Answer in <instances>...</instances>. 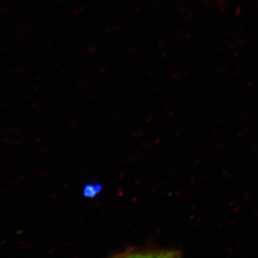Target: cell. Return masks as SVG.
<instances>
[{"label": "cell", "mask_w": 258, "mask_h": 258, "mask_svg": "<svg viewBox=\"0 0 258 258\" xmlns=\"http://www.w3.org/2000/svg\"><path fill=\"white\" fill-rule=\"evenodd\" d=\"M181 251L173 248H161L155 246H128L124 249L110 254L112 257H176Z\"/></svg>", "instance_id": "cell-1"}, {"label": "cell", "mask_w": 258, "mask_h": 258, "mask_svg": "<svg viewBox=\"0 0 258 258\" xmlns=\"http://www.w3.org/2000/svg\"><path fill=\"white\" fill-rule=\"evenodd\" d=\"M104 186L102 183H87L83 189V195L86 198L93 199L103 190Z\"/></svg>", "instance_id": "cell-2"}]
</instances>
